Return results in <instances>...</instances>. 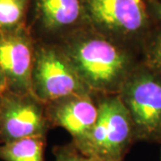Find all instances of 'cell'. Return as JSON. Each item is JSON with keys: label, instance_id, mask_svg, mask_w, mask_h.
Instances as JSON below:
<instances>
[{"label": "cell", "instance_id": "obj_1", "mask_svg": "<svg viewBox=\"0 0 161 161\" xmlns=\"http://www.w3.org/2000/svg\"><path fill=\"white\" fill-rule=\"evenodd\" d=\"M59 46L92 93L118 94L138 64L127 46L97 30L75 31Z\"/></svg>", "mask_w": 161, "mask_h": 161}, {"label": "cell", "instance_id": "obj_2", "mask_svg": "<svg viewBox=\"0 0 161 161\" xmlns=\"http://www.w3.org/2000/svg\"><path fill=\"white\" fill-rule=\"evenodd\" d=\"M100 96L97 121L75 147L92 161H125L135 142L131 117L118 94Z\"/></svg>", "mask_w": 161, "mask_h": 161}, {"label": "cell", "instance_id": "obj_3", "mask_svg": "<svg viewBox=\"0 0 161 161\" xmlns=\"http://www.w3.org/2000/svg\"><path fill=\"white\" fill-rule=\"evenodd\" d=\"M118 96L131 117L135 142L161 144V76L138 63Z\"/></svg>", "mask_w": 161, "mask_h": 161}, {"label": "cell", "instance_id": "obj_4", "mask_svg": "<svg viewBox=\"0 0 161 161\" xmlns=\"http://www.w3.org/2000/svg\"><path fill=\"white\" fill-rule=\"evenodd\" d=\"M88 17L98 31L125 45L143 46L151 34V16L144 0H84Z\"/></svg>", "mask_w": 161, "mask_h": 161}, {"label": "cell", "instance_id": "obj_5", "mask_svg": "<svg viewBox=\"0 0 161 161\" xmlns=\"http://www.w3.org/2000/svg\"><path fill=\"white\" fill-rule=\"evenodd\" d=\"M31 89L44 104L73 95L92 93L59 45L36 42Z\"/></svg>", "mask_w": 161, "mask_h": 161}, {"label": "cell", "instance_id": "obj_6", "mask_svg": "<svg viewBox=\"0 0 161 161\" xmlns=\"http://www.w3.org/2000/svg\"><path fill=\"white\" fill-rule=\"evenodd\" d=\"M50 126L46 104L33 94L6 91L0 98V143L46 136Z\"/></svg>", "mask_w": 161, "mask_h": 161}, {"label": "cell", "instance_id": "obj_7", "mask_svg": "<svg viewBox=\"0 0 161 161\" xmlns=\"http://www.w3.org/2000/svg\"><path fill=\"white\" fill-rule=\"evenodd\" d=\"M36 41L25 26L0 31V75L8 91L32 93L31 71Z\"/></svg>", "mask_w": 161, "mask_h": 161}, {"label": "cell", "instance_id": "obj_8", "mask_svg": "<svg viewBox=\"0 0 161 161\" xmlns=\"http://www.w3.org/2000/svg\"><path fill=\"white\" fill-rule=\"evenodd\" d=\"M92 94L73 95L46 104L50 125L66 130L75 145L86 138L98 118V102L93 100Z\"/></svg>", "mask_w": 161, "mask_h": 161}, {"label": "cell", "instance_id": "obj_9", "mask_svg": "<svg viewBox=\"0 0 161 161\" xmlns=\"http://www.w3.org/2000/svg\"><path fill=\"white\" fill-rule=\"evenodd\" d=\"M85 6L81 0H36V13L40 27L48 33L58 34L76 29ZM86 12V11H85Z\"/></svg>", "mask_w": 161, "mask_h": 161}, {"label": "cell", "instance_id": "obj_10", "mask_svg": "<svg viewBox=\"0 0 161 161\" xmlns=\"http://www.w3.org/2000/svg\"><path fill=\"white\" fill-rule=\"evenodd\" d=\"M46 136H30L0 143L3 161H45Z\"/></svg>", "mask_w": 161, "mask_h": 161}, {"label": "cell", "instance_id": "obj_11", "mask_svg": "<svg viewBox=\"0 0 161 161\" xmlns=\"http://www.w3.org/2000/svg\"><path fill=\"white\" fill-rule=\"evenodd\" d=\"M30 0H0V31L25 27Z\"/></svg>", "mask_w": 161, "mask_h": 161}, {"label": "cell", "instance_id": "obj_12", "mask_svg": "<svg viewBox=\"0 0 161 161\" xmlns=\"http://www.w3.org/2000/svg\"><path fill=\"white\" fill-rule=\"evenodd\" d=\"M145 66L161 76V30L151 32L142 47Z\"/></svg>", "mask_w": 161, "mask_h": 161}, {"label": "cell", "instance_id": "obj_13", "mask_svg": "<svg viewBox=\"0 0 161 161\" xmlns=\"http://www.w3.org/2000/svg\"><path fill=\"white\" fill-rule=\"evenodd\" d=\"M53 161H92L83 155L72 142L54 149Z\"/></svg>", "mask_w": 161, "mask_h": 161}, {"label": "cell", "instance_id": "obj_14", "mask_svg": "<svg viewBox=\"0 0 161 161\" xmlns=\"http://www.w3.org/2000/svg\"><path fill=\"white\" fill-rule=\"evenodd\" d=\"M150 16L159 24L161 30V0H148L147 2Z\"/></svg>", "mask_w": 161, "mask_h": 161}, {"label": "cell", "instance_id": "obj_15", "mask_svg": "<svg viewBox=\"0 0 161 161\" xmlns=\"http://www.w3.org/2000/svg\"><path fill=\"white\" fill-rule=\"evenodd\" d=\"M6 91H8V89H7V86H6V81L4 80V78L2 77V75H0V98L2 97V95Z\"/></svg>", "mask_w": 161, "mask_h": 161}, {"label": "cell", "instance_id": "obj_16", "mask_svg": "<svg viewBox=\"0 0 161 161\" xmlns=\"http://www.w3.org/2000/svg\"><path fill=\"white\" fill-rule=\"evenodd\" d=\"M159 161H161V151H160V158H159Z\"/></svg>", "mask_w": 161, "mask_h": 161}]
</instances>
